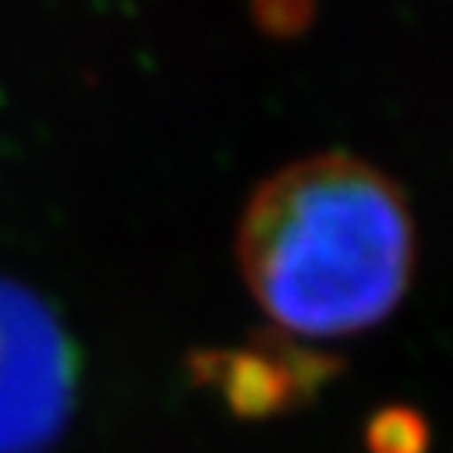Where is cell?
Listing matches in <instances>:
<instances>
[{"instance_id": "1", "label": "cell", "mask_w": 453, "mask_h": 453, "mask_svg": "<svg viewBox=\"0 0 453 453\" xmlns=\"http://www.w3.org/2000/svg\"><path fill=\"white\" fill-rule=\"evenodd\" d=\"M236 255L280 331L340 337L378 325L412 274V218L400 186L349 155H315L252 192Z\"/></svg>"}, {"instance_id": "2", "label": "cell", "mask_w": 453, "mask_h": 453, "mask_svg": "<svg viewBox=\"0 0 453 453\" xmlns=\"http://www.w3.org/2000/svg\"><path fill=\"white\" fill-rule=\"evenodd\" d=\"M79 349L57 311L0 277V453H42L70 422Z\"/></svg>"}, {"instance_id": "5", "label": "cell", "mask_w": 453, "mask_h": 453, "mask_svg": "<svg viewBox=\"0 0 453 453\" xmlns=\"http://www.w3.org/2000/svg\"><path fill=\"white\" fill-rule=\"evenodd\" d=\"M315 16V0H252L255 26L274 38H293L305 32Z\"/></svg>"}, {"instance_id": "4", "label": "cell", "mask_w": 453, "mask_h": 453, "mask_svg": "<svg viewBox=\"0 0 453 453\" xmlns=\"http://www.w3.org/2000/svg\"><path fill=\"white\" fill-rule=\"evenodd\" d=\"M368 453H425L428 425L410 406H384L365 428Z\"/></svg>"}, {"instance_id": "3", "label": "cell", "mask_w": 453, "mask_h": 453, "mask_svg": "<svg viewBox=\"0 0 453 453\" xmlns=\"http://www.w3.org/2000/svg\"><path fill=\"white\" fill-rule=\"evenodd\" d=\"M340 359L299 347L280 327H258L246 347L196 349L189 375L196 384L214 388L226 410L240 418H271L299 410L337 378Z\"/></svg>"}]
</instances>
